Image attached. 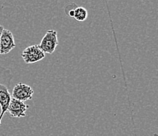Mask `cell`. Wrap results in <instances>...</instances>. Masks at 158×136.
<instances>
[{
  "label": "cell",
  "instance_id": "cell-7",
  "mask_svg": "<svg viewBox=\"0 0 158 136\" xmlns=\"http://www.w3.org/2000/svg\"><path fill=\"white\" fill-rule=\"evenodd\" d=\"M87 16H88V13H87V10L84 7L77 6V8L74 11L73 18L76 21L82 22V21H84L87 20Z\"/></svg>",
  "mask_w": 158,
  "mask_h": 136
},
{
  "label": "cell",
  "instance_id": "cell-6",
  "mask_svg": "<svg viewBox=\"0 0 158 136\" xmlns=\"http://www.w3.org/2000/svg\"><path fill=\"white\" fill-rule=\"evenodd\" d=\"M28 107L29 106L23 101H18L12 98L7 112L10 117L14 118H20L26 116V112L28 109Z\"/></svg>",
  "mask_w": 158,
  "mask_h": 136
},
{
  "label": "cell",
  "instance_id": "cell-1",
  "mask_svg": "<svg viewBox=\"0 0 158 136\" xmlns=\"http://www.w3.org/2000/svg\"><path fill=\"white\" fill-rule=\"evenodd\" d=\"M9 79H11L10 70L0 66V108H1L0 126L2 124V117L8 110L10 102L12 98L9 92V86L10 80H7Z\"/></svg>",
  "mask_w": 158,
  "mask_h": 136
},
{
  "label": "cell",
  "instance_id": "cell-10",
  "mask_svg": "<svg viewBox=\"0 0 158 136\" xmlns=\"http://www.w3.org/2000/svg\"><path fill=\"white\" fill-rule=\"evenodd\" d=\"M153 135H154V136H158V134H153Z\"/></svg>",
  "mask_w": 158,
  "mask_h": 136
},
{
  "label": "cell",
  "instance_id": "cell-5",
  "mask_svg": "<svg viewBox=\"0 0 158 136\" xmlns=\"http://www.w3.org/2000/svg\"><path fill=\"white\" fill-rule=\"evenodd\" d=\"M15 47L16 43L14 35L10 30L4 28L0 39V55L7 54Z\"/></svg>",
  "mask_w": 158,
  "mask_h": 136
},
{
  "label": "cell",
  "instance_id": "cell-2",
  "mask_svg": "<svg viewBox=\"0 0 158 136\" xmlns=\"http://www.w3.org/2000/svg\"><path fill=\"white\" fill-rule=\"evenodd\" d=\"M57 45H58V39H57V31L51 29L46 32L45 35L43 37L39 46L44 51V54H51L54 52Z\"/></svg>",
  "mask_w": 158,
  "mask_h": 136
},
{
  "label": "cell",
  "instance_id": "cell-8",
  "mask_svg": "<svg viewBox=\"0 0 158 136\" xmlns=\"http://www.w3.org/2000/svg\"><path fill=\"white\" fill-rule=\"evenodd\" d=\"M77 4L75 3H69L68 4V5L66 6H65V13L66 14H68L69 17H71V18H73V16H74V11L75 10L77 9Z\"/></svg>",
  "mask_w": 158,
  "mask_h": 136
},
{
  "label": "cell",
  "instance_id": "cell-3",
  "mask_svg": "<svg viewBox=\"0 0 158 136\" xmlns=\"http://www.w3.org/2000/svg\"><path fill=\"white\" fill-rule=\"evenodd\" d=\"M21 57L26 64H34L44 59L45 54L39 45H31L24 50Z\"/></svg>",
  "mask_w": 158,
  "mask_h": 136
},
{
  "label": "cell",
  "instance_id": "cell-4",
  "mask_svg": "<svg viewBox=\"0 0 158 136\" xmlns=\"http://www.w3.org/2000/svg\"><path fill=\"white\" fill-rule=\"evenodd\" d=\"M33 94L34 91L30 86L23 83H18L13 88L11 97L14 99L25 102L26 101L32 99Z\"/></svg>",
  "mask_w": 158,
  "mask_h": 136
},
{
  "label": "cell",
  "instance_id": "cell-9",
  "mask_svg": "<svg viewBox=\"0 0 158 136\" xmlns=\"http://www.w3.org/2000/svg\"><path fill=\"white\" fill-rule=\"evenodd\" d=\"M4 30V28L2 25H0V39H1V35H2V31Z\"/></svg>",
  "mask_w": 158,
  "mask_h": 136
}]
</instances>
